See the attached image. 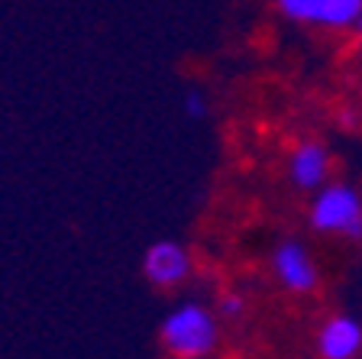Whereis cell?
<instances>
[{
	"mask_svg": "<svg viewBox=\"0 0 362 359\" xmlns=\"http://www.w3.org/2000/svg\"><path fill=\"white\" fill-rule=\"evenodd\" d=\"M304 224L314 237L362 246V191L346 178H333L308 195Z\"/></svg>",
	"mask_w": 362,
	"mask_h": 359,
	"instance_id": "6da1fadb",
	"label": "cell"
},
{
	"mask_svg": "<svg viewBox=\"0 0 362 359\" xmlns=\"http://www.w3.org/2000/svg\"><path fill=\"white\" fill-rule=\"evenodd\" d=\"M158 346L172 359H207L220 346V317L214 304L178 301L158 324Z\"/></svg>",
	"mask_w": 362,
	"mask_h": 359,
	"instance_id": "7a4b0ae2",
	"label": "cell"
},
{
	"mask_svg": "<svg viewBox=\"0 0 362 359\" xmlns=\"http://www.w3.org/2000/svg\"><path fill=\"white\" fill-rule=\"evenodd\" d=\"M272 282L291 298H310L324 285V269L317 262V253L304 237L285 233L269 253Z\"/></svg>",
	"mask_w": 362,
	"mask_h": 359,
	"instance_id": "3957f363",
	"label": "cell"
},
{
	"mask_svg": "<svg viewBox=\"0 0 362 359\" xmlns=\"http://www.w3.org/2000/svg\"><path fill=\"white\" fill-rule=\"evenodd\" d=\"M333 169H337V156H333L330 142L320 136L294 139L285 156V178L298 195H314L317 188L333 181Z\"/></svg>",
	"mask_w": 362,
	"mask_h": 359,
	"instance_id": "277c9868",
	"label": "cell"
},
{
	"mask_svg": "<svg viewBox=\"0 0 362 359\" xmlns=\"http://www.w3.org/2000/svg\"><path fill=\"white\" fill-rule=\"evenodd\" d=\"M194 253L181 239H156L143 253V275L158 292H178L194 278Z\"/></svg>",
	"mask_w": 362,
	"mask_h": 359,
	"instance_id": "5b68a950",
	"label": "cell"
},
{
	"mask_svg": "<svg viewBox=\"0 0 362 359\" xmlns=\"http://www.w3.org/2000/svg\"><path fill=\"white\" fill-rule=\"evenodd\" d=\"M320 359H362V321L353 311H333L314 334Z\"/></svg>",
	"mask_w": 362,
	"mask_h": 359,
	"instance_id": "8992f818",
	"label": "cell"
},
{
	"mask_svg": "<svg viewBox=\"0 0 362 359\" xmlns=\"http://www.w3.org/2000/svg\"><path fill=\"white\" fill-rule=\"evenodd\" d=\"M359 20H362V0H314L308 26L324 33H353V26Z\"/></svg>",
	"mask_w": 362,
	"mask_h": 359,
	"instance_id": "52a82bcc",
	"label": "cell"
},
{
	"mask_svg": "<svg viewBox=\"0 0 362 359\" xmlns=\"http://www.w3.org/2000/svg\"><path fill=\"white\" fill-rule=\"evenodd\" d=\"M214 311H217L220 321H243V317L249 314V298L246 292H240V288H223V292L217 295V301H214Z\"/></svg>",
	"mask_w": 362,
	"mask_h": 359,
	"instance_id": "ba28073f",
	"label": "cell"
},
{
	"mask_svg": "<svg viewBox=\"0 0 362 359\" xmlns=\"http://www.w3.org/2000/svg\"><path fill=\"white\" fill-rule=\"evenodd\" d=\"M181 110L188 113L191 120L211 117V94H207V88H197V84L185 88V94H181Z\"/></svg>",
	"mask_w": 362,
	"mask_h": 359,
	"instance_id": "9c48e42d",
	"label": "cell"
},
{
	"mask_svg": "<svg viewBox=\"0 0 362 359\" xmlns=\"http://www.w3.org/2000/svg\"><path fill=\"white\" fill-rule=\"evenodd\" d=\"M272 7L279 10L281 20L298 23V26H308L310 10H314V0H272Z\"/></svg>",
	"mask_w": 362,
	"mask_h": 359,
	"instance_id": "30bf717a",
	"label": "cell"
},
{
	"mask_svg": "<svg viewBox=\"0 0 362 359\" xmlns=\"http://www.w3.org/2000/svg\"><path fill=\"white\" fill-rule=\"evenodd\" d=\"M353 36H356V49H359V52H362V20L353 26Z\"/></svg>",
	"mask_w": 362,
	"mask_h": 359,
	"instance_id": "8fae6325",
	"label": "cell"
}]
</instances>
